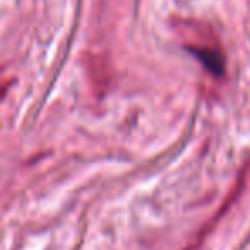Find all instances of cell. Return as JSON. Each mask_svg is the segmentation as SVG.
Here are the masks:
<instances>
[{"instance_id": "1", "label": "cell", "mask_w": 250, "mask_h": 250, "mask_svg": "<svg viewBox=\"0 0 250 250\" xmlns=\"http://www.w3.org/2000/svg\"><path fill=\"white\" fill-rule=\"evenodd\" d=\"M187 50L194 53L202 62V65L214 76H221L225 72V57H223V52L219 50V46L208 45V43H204V45L202 43H188Z\"/></svg>"}, {"instance_id": "2", "label": "cell", "mask_w": 250, "mask_h": 250, "mask_svg": "<svg viewBox=\"0 0 250 250\" xmlns=\"http://www.w3.org/2000/svg\"><path fill=\"white\" fill-rule=\"evenodd\" d=\"M7 86H9V81L2 79V76H0V98L4 96V93L7 91Z\"/></svg>"}]
</instances>
